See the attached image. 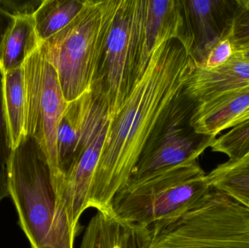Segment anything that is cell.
Instances as JSON below:
<instances>
[{"label": "cell", "instance_id": "cell-25", "mask_svg": "<svg viewBox=\"0 0 249 248\" xmlns=\"http://www.w3.org/2000/svg\"><path fill=\"white\" fill-rule=\"evenodd\" d=\"M248 119H249V109L247 112H246L245 113L241 115V116H240L239 117H238V119H237L232 124L231 128L235 126V125H238V124L244 122V121L248 120Z\"/></svg>", "mask_w": 249, "mask_h": 248}, {"label": "cell", "instance_id": "cell-21", "mask_svg": "<svg viewBox=\"0 0 249 248\" xmlns=\"http://www.w3.org/2000/svg\"><path fill=\"white\" fill-rule=\"evenodd\" d=\"M235 50L231 38L228 37L216 44L206 55L203 62L197 67L215 68L229 61L235 54Z\"/></svg>", "mask_w": 249, "mask_h": 248}, {"label": "cell", "instance_id": "cell-1", "mask_svg": "<svg viewBox=\"0 0 249 248\" xmlns=\"http://www.w3.org/2000/svg\"><path fill=\"white\" fill-rule=\"evenodd\" d=\"M195 67L194 60L178 39L154 48L145 71L112 120L92 182L89 208L109 211L149 140L182 97Z\"/></svg>", "mask_w": 249, "mask_h": 248}, {"label": "cell", "instance_id": "cell-16", "mask_svg": "<svg viewBox=\"0 0 249 248\" xmlns=\"http://www.w3.org/2000/svg\"><path fill=\"white\" fill-rule=\"evenodd\" d=\"M212 189L226 194L249 210V159L219 165L206 175Z\"/></svg>", "mask_w": 249, "mask_h": 248}, {"label": "cell", "instance_id": "cell-18", "mask_svg": "<svg viewBox=\"0 0 249 248\" xmlns=\"http://www.w3.org/2000/svg\"><path fill=\"white\" fill-rule=\"evenodd\" d=\"M231 131L216 138L212 151L228 156L229 161L249 159V119L232 127Z\"/></svg>", "mask_w": 249, "mask_h": 248}, {"label": "cell", "instance_id": "cell-24", "mask_svg": "<svg viewBox=\"0 0 249 248\" xmlns=\"http://www.w3.org/2000/svg\"><path fill=\"white\" fill-rule=\"evenodd\" d=\"M9 195V165L0 163V202Z\"/></svg>", "mask_w": 249, "mask_h": 248}, {"label": "cell", "instance_id": "cell-17", "mask_svg": "<svg viewBox=\"0 0 249 248\" xmlns=\"http://www.w3.org/2000/svg\"><path fill=\"white\" fill-rule=\"evenodd\" d=\"M85 0H43L35 14V29L41 42L67 26L83 7Z\"/></svg>", "mask_w": 249, "mask_h": 248}, {"label": "cell", "instance_id": "cell-20", "mask_svg": "<svg viewBox=\"0 0 249 248\" xmlns=\"http://www.w3.org/2000/svg\"><path fill=\"white\" fill-rule=\"evenodd\" d=\"M13 148L3 96V75L0 69V163L9 165Z\"/></svg>", "mask_w": 249, "mask_h": 248}, {"label": "cell", "instance_id": "cell-10", "mask_svg": "<svg viewBox=\"0 0 249 248\" xmlns=\"http://www.w3.org/2000/svg\"><path fill=\"white\" fill-rule=\"evenodd\" d=\"M249 85V61L235 52L229 61L217 68L195 67L184 93L196 105Z\"/></svg>", "mask_w": 249, "mask_h": 248}, {"label": "cell", "instance_id": "cell-12", "mask_svg": "<svg viewBox=\"0 0 249 248\" xmlns=\"http://www.w3.org/2000/svg\"><path fill=\"white\" fill-rule=\"evenodd\" d=\"M148 227L97 211L88 224L80 248H146Z\"/></svg>", "mask_w": 249, "mask_h": 248}, {"label": "cell", "instance_id": "cell-8", "mask_svg": "<svg viewBox=\"0 0 249 248\" xmlns=\"http://www.w3.org/2000/svg\"><path fill=\"white\" fill-rule=\"evenodd\" d=\"M194 108V102L184 93L159 134L149 140L127 184L197 160L205 150L212 147L216 137L196 133L190 126Z\"/></svg>", "mask_w": 249, "mask_h": 248}, {"label": "cell", "instance_id": "cell-9", "mask_svg": "<svg viewBox=\"0 0 249 248\" xmlns=\"http://www.w3.org/2000/svg\"><path fill=\"white\" fill-rule=\"evenodd\" d=\"M240 0H180L182 29L179 40L196 66L209 51L231 36Z\"/></svg>", "mask_w": 249, "mask_h": 248}, {"label": "cell", "instance_id": "cell-15", "mask_svg": "<svg viewBox=\"0 0 249 248\" xmlns=\"http://www.w3.org/2000/svg\"><path fill=\"white\" fill-rule=\"evenodd\" d=\"M3 75V96L13 150L26 136V84L23 66Z\"/></svg>", "mask_w": 249, "mask_h": 248}, {"label": "cell", "instance_id": "cell-19", "mask_svg": "<svg viewBox=\"0 0 249 248\" xmlns=\"http://www.w3.org/2000/svg\"><path fill=\"white\" fill-rule=\"evenodd\" d=\"M230 38L235 51L249 48V0H240Z\"/></svg>", "mask_w": 249, "mask_h": 248}, {"label": "cell", "instance_id": "cell-2", "mask_svg": "<svg viewBox=\"0 0 249 248\" xmlns=\"http://www.w3.org/2000/svg\"><path fill=\"white\" fill-rule=\"evenodd\" d=\"M9 194L31 248H74L77 233L69 221L48 159L26 135L13 150Z\"/></svg>", "mask_w": 249, "mask_h": 248}, {"label": "cell", "instance_id": "cell-4", "mask_svg": "<svg viewBox=\"0 0 249 248\" xmlns=\"http://www.w3.org/2000/svg\"><path fill=\"white\" fill-rule=\"evenodd\" d=\"M147 227L146 248H249V210L217 189L187 212Z\"/></svg>", "mask_w": 249, "mask_h": 248}, {"label": "cell", "instance_id": "cell-6", "mask_svg": "<svg viewBox=\"0 0 249 248\" xmlns=\"http://www.w3.org/2000/svg\"><path fill=\"white\" fill-rule=\"evenodd\" d=\"M144 0H120L92 88L105 100L113 120L145 71Z\"/></svg>", "mask_w": 249, "mask_h": 248}, {"label": "cell", "instance_id": "cell-5", "mask_svg": "<svg viewBox=\"0 0 249 248\" xmlns=\"http://www.w3.org/2000/svg\"><path fill=\"white\" fill-rule=\"evenodd\" d=\"M212 189L197 160H193L126 185L109 211L123 221L148 227L187 212Z\"/></svg>", "mask_w": 249, "mask_h": 248}, {"label": "cell", "instance_id": "cell-3", "mask_svg": "<svg viewBox=\"0 0 249 248\" xmlns=\"http://www.w3.org/2000/svg\"><path fill=\"white\" fill-rule=\"evenodd\" d=\"M120 0H85L74 19L41 49L56 71L67 101L91 90Z\"/></svg>", "mask_w": 249, "mask_h": 248}, {"label": "cell", "instance_id": "cell-7", "mask_svg": "<svg viewBox=\"0 0 249 248\" xmlns=\"http://www.w3.org/2000/svg\"><path fill=\"white\" fill-rule=\"evenodd\" d=\"M39 45L23 66L26 84V133L39 143L48 159L55 186L63 198L57 154V132L68 104L58 74Z\"/></svg>", "mask_w": 249, "mask_h": 248}, {"label": "cell", "instance_id": "cell-13", "mask_svg": "<svg viewBox=\"0 0 249 248\" xmlns=\"http://www.w3.org/2000/svg\"><path fill=\"white\" fill-rule=\"evenodd\" d=\"M182 29L180 0H144V30L146 55L150 58L160 43L177 39Z\"/></svg>", "mask_w": 249, "mask_h": 248}, {"label": "cell", "instance_id": "cell-14", "mask_svg": "<svg viewBox=\"0 0 249 248\" xmlns=\"http://www.w3.org/2000/svg\"><path fill=\"white\" fill-rule=\"evenodd\" d=\"M40 45L34 16L16 17L0 47V69L2 74L22 66Z\"/></svg>", "mask_w": 249, "mask_h": 248}, {"label": "cell", "instance_id": "cell-22", "mask_svg": "<svg viewBox=\"0 0 249 248\" xmlns=\"http://www.w3.org/2000/svg\"><path fill=\"white\" fill-rule=\"evenodd\" d=\"M43 0H0V7L16 17L34 16Z\"/></svg>", "mask_w": 249, "mask_h": 248}, {"label": "cell", "instance_id": "cell-11", "mask_svg": "<svg viewBox=\"0 0 249 248\" xmlns=\"http://www.w3.org/2000/svg\"><path fill=\"white\" fill-rule=\"evenodd\" d=\"M249 109V85L195 104L190 126L196 133L216 137Z\"/></svg>", "mask_w": 249, "mask_h": 248}, {"label": "cell", "instance_id": "cell-26", "mask_svg": "<svg viewBox=\"0 0 249 248\" xmlns=\"http://www.w3.org/2000/svg\"><path fill=\"white\" fill-rule=\"evenodd\" d=\"M240 56L242 57L244 59L249 61V48L248 49L241 50L235 51Z\"/></svg>", "mask_w": 249, "mask_h": 248}, {"label": "cell", "instance_id": "cell-23", "mask_svg": "<svg viewBox=\"0 0 249 248\" xmlns=\"http://www.w3.org/2000/svg\"><path fill=\"white\" fill-rule=\"evenodd\" d=\"M15 17L6 13L0 7V47L2 44L4 37L7 32L13 26L15 21Z\"/></svg>", "mask_w": 249, "mask_h": 248}]
</instances>
